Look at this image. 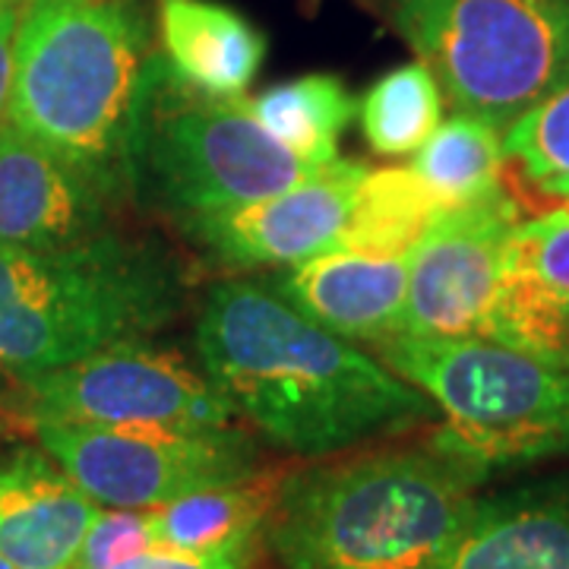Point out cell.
Listing matches in <instances>:
<instances>
[{
	"label": "cell",
	"instance_id": "obj_14",
	"mask_svg": "<svg viewBox=\"0 0 569 569\" xmlns=\"http://www.w3.org/2000/svg\"><path fill=\"white\" fill-rule=\"evenodd\" d=\"M99 512L41 447L0 452V557L17 569H70Z\"/></svg>",
	"mask_w": 569,
	"mask_h": 569
},
{
	"label": "cell",
	"instance_id": "obj_22",
	"mask_svg": "<svg viewBox=\"0 0 569 569\" xmlns=\"http://www.w3.org/2000/svg\"><path fill=\"white\" fill-rule=\"evenodd\" d=\"M503 156L538 193L569 206V86L509 123Z\"/></svg>",
	"mask_w": 569,
	"mask_h": 569
},
{
	"label": "cell",
	"instance_id": "obj_12",
	"mask_svg": "<svg viewBox=\"0 0 569 569\" xmlns=\"http://www.w3.org/2000/svg\"><path fill=\"white\" fill-rule=\"evenodd\" d=\"M114 231V203L73 164L0 123V244L58 250Z\"/></svg>",
	"mask_w": 569,
	"mask_h": 569
},
{
	"label": "cell",
	"instance_id": "obj_11",
	"mask_svg": "<svg viewBox=\"0 0 569 569\" xmlns=\"http://www.w3.org/2000/svg\"><path fill=\"white\" fill-rule=\"evenodd\" d=\"M367 171L361 162L336 159L288 190L183 216L178 228L222 269H288L336 247Z\"/></svg>",
	"mask_w": 569,
	"mask_h": 569
},
{
	"label": "cell",
	"instance_id": "obj_13",
	"mask_svg": "<svg viewBox=\"0 0 569 569\" xmlns=\"http://www.w3.org/2000/svg\"><path fill=\"white\" fill-rule=\"evenodd\" d=\"M411 253L329 247L305 263L276 269L269 288L307 320L348 342L377 346L402 332Z\"/></svg>",
	"mask_w": 569,
	"mask_h": 569
},
{
	"label": "cell",
	"instance_id": "obj_9",
	"mask_svg": "<svg viewBox=\"0 0 569 569\" xmlns=\"http://www.w3.org/2000/svg\"><path fill=\"white\" fill-rule=\"evenodd\" d=\"M20 415L32 421L96 427H178L212 430L234 425L238 411L219 383L174 348L130 339L82 361L20 380Z\"/></svg>",
	"mask_w": 569,
	"mask_h": 569
},
{
	"label": "cell",
	"instance_id": "obj_18",
	"mask_svg": "<svg viewBox=\"0 0 569 569\" xmlns=\"http://www.w3.org/2000/svg\"><path fill=\"white\" fill-rule=\"evenodd\" d=\"M282 475L260 471L250 481L183 493L171 503L149 509L156 548L206 550L244 531L266 529L269 509L276 503Z\"/></svg>",
	"mask_w": 569,
	"mask_h": 569
},
{
	"label": "cell",
	"instance_id": "obj_25",
	"mask_svg": "<svg viewBox=\"0 0 569 569\" xmlns=\"http://www.w3.org/2000/svg\"><path fill=\"white\" fill-rule=\"evenodd\" d=\"M22 0H0V123L7 121L13 67H17V29H20Z\"/></svg>",
	"mask_w": 569,
	"mask_h": 569
},
{
	"label": "cell",
	"instance_id": "obj_5",
	"mask_svg": "<svg viewBox=\"0 0 569 569\" xmlns=\"http://www.w3.org/2000/svg\"><path fill=\"white\" fill-rule=\"evenodd\" d=\"M373 355L433 402V437L490 475L569 456V367L493 339L392 336Z\"/></svg>",
	"mask_w": 569,
	"mask_h": 569
},
{
	"label": "cell",
	"instance_id": "obj_8",
	"mask_svg": "<svg viewBox=\"0 0 569 569\" xmlns=\"http://www.w3.org/2000/svg\"><path fill=\"white\" fill-rule=\"evenodd\" d=\"M39 443L99 507L156 509L183 493L257 478L260 452L241 427H96L32 421Z\"/></svg>",
	"mask_w": 569,
	"mask_h": 569
},
{
	"label": "cell",
	"instance_id": "obj_23",
	"mask_svg": "<svg viewBox=\"0 0 569 569\" xmlns=\"http://www.w3.org/2000/svg\"><path fill=\"white\" fill-rule=\"evenodd\" d=\"M156 548L149 509L102 507L96 522L82 535L70 569H114L123 560Z\"/></svg>",
	"mask_w": 569,
	"mask_h": 569
},
{
	"label": "cell",
	"instance_id": "obj_24",
	"mask_svg": "<svg viewBox=\"0 0 569 569\" xmlns=\"http://www.w3.org/2000/svg\"><path fill=\"white\" fill-rule=\"evenodd\" d=\"M263 531L266 529L244 531V535L224 541L219 548L206 550L152 548L140 557L123 560L121 567L114 569H253L260 548L266 545Z\"/></svg>",
	"mask_w": 569,
	"mask_h": 569
},
{
	"label": "cell",
	"instance_id": "obj_26",
	"mask_svg": "<svg viewBox=\"0 0 569 569\" xmlns=\"http://www.w3.org/2000/svg\"><path fill=\"white\" fill-rule=\"evenodd\" d=\"M0 569H17V567H13V563H10L7 557H0Z\"/></svg>",
	"mask_w": 569,
	"mask_h": 569
},
{
	"label": "cell",
	"instance_id": "obj_3",
	"mask_svg": "<svg viewBox=\"0 0 569 569\" xmlns=\"http://www.w3.org/2000/svg\"><path fill=\"white\" fill-rule=\"evenodd\" d=\"M488 478L433 433L348 449L282 475L263 541L282 569H433Z\"/></svg>",
	"mask_w": 569,
	"mask_h": 569
},
{
	"label": "cell",
	"instance_id": "obj_17",
	"mask_svg": "<svg viewBox=\"0 0 569 569\" xmlns=\"http://www.w3.org/2000/svg\"><path fill=\"white\" fill-rule=\"evenodd\" d=\"M250 108L257 121L307 164L339 159V137L358 111L342 80L332 73H307L276 82L260 92Z\"/></svg>",
	"mask_w": 569,
	"mask_h": 569
},
{
	"label": "cell",
	"instance_id": "obj_1",
	"mask_svg": "<svg viewBox=\"0 0 569 569\" xmlns=\"http://www.w3.org/2000/svg\"><path fill=\"white\" fill-rule=\"evenodd\" d=\"M193 342L238 418L298 459L339 456L437 418L425 392L377 355L307 320L253 279H224L206 291Z\"/></svg>",
	"mask_w": 569,
	"mask_h": 569
},
{
	"label": "cell",
	"instance_id": "obj_6",
	"mask_svg": "<svg viewBox=\"0 0 569 569\" xmlns=\"http://www.w3.org/2000/svg\"><path fill=\"white\" fill-rule=\"evenodd\" d=\"M392 22L456 114L497 130L569 86V0H396Z\"/></svg>",
	"mask_w": 569,
	"mask_h": 569
},
{
	"label": "cell",
	"instance_id": "obj_21",
	"mask_svg": "<svg viewBox=\"0 0 569 569\" xmlns=\"http://www.w3.org/2000/svg\"><path fill=\"white\" fill-rule=\"evenodd\" d=\"M361 133L377 156H415L443 121V89L421 58L389 70L358 104Z\"/></svg>",
	"mask_w": 569,
	"mask_h": 569
},
{
	"label": "cell",
	"instance_id": "obj_15",
	"mask_svg": "<svg viewBox=\"0 0 569 569\" xmlns=\"http://www.w3.org/2000/svg\"><path fill=\"white\" fill-rule=\"evenodd\" d=\"M433 569H569V478L478 493Z\"/></svg>",
	"mask_w": 569,
	"mask_h": 569
},
{
	"label": "cell",
	"instance_id": "obj_10",
	"mask_svg": "<svg viewBox=\"0 0 569 569\" xmlns=\"http://www.w3.org/2000/svg\"><path fill=\"white\" fill-rule=\"evenodd\" d=\"M522 219V203L500 183L471 203L449 206L427 224L411 250L399 336L488 339L503 253Z\"/></svg>",
	"mask_w": 569,
	"mask_h": 569
},
{
	"label": "cell",
	"instance_id": "obj_16",
	"mask_svg": "<svg viewBox=\"0 0 569 569\" xmlns=\"http://www.w3.org/2000/svg\"><path fill=\"white\" fill-rule=\"evenodd\" d=\"M156 39L164 67L190 92L241 99L266 61V36L219 0H156Z\"/></svg>",
	"mask_w": 569,
	"mask_h": 569
},
{
	"label": "cell",
	"instance_id": "obj_20",
	"mask_svg": "<svg viewBox=\"0 0 569 569\" xmlns=\"http://www.w3.org/2000/svg\"><path fill=\"white\" fill-rule=\"evenodd\" d=\"M440 212L443 206L411 168L367 171L355 212L336 247L365 253H411Z\"/></svg>",
	"mask_w": 569,
	"mask_h": 569
},
{
	"label": "cell",
	"instance_id": "obj_7",
	"mask_svg": "<svg viewBox=\"0 0 569 569\" xmlns=\"http://www.w3.org/2000/svg\"><path fill=\"white\" fill-rule=\"evenodd\" d=\"M323 164L291 156L250 102L190 92L171 73L156 92L142 142V181L156 183L174 219L253 203Z\"/></svg>",
	"mask_w": 569,
	"mask_h": 569
},
{
	"label": "cell",
	"instance_id": "obj_4",
	"mask_svg": "<svg viewBox=\"0 0 569 569\" xmlns=\"http://www.w3.org/2000/svg\"><path fill=\"white\" fill-rule=\"evenodd\" d=\"M187 276L156 241L118 231L58 250L0 244V370L20 383L130 339L183 310Z\"/></svg>",
	"mask_w": 569,
	"mask_h": 569
},
{
	"label": "cell",
	"instance_id": "obj_19",
	"mask_svg": "<svg viewBox=\"0 0 569 569\" xmlns=\"http://www.w3.org/2000/svg\"><path fill=\"white\" fill-rule=\"evenodd\" d=\"M408 168L443 209L471 203L503 183V130L471 114H452L440 121Z\"/></svg>",
	"mask_w": 569,
	"mask_h": 569
},
{
	"label": "cell",
	"instance_id": "obj_2",
	"mask_svg": "<svg viewBox=\"0 0 569 569\" xmlns=\"http://www.w3.org/2000/svg\"><path fill=\"white\" fill-rule=\"evenodd\" d=\"M164 77L146 0H22L7 121L118 206L140 190Z\"/></svg>",
	"mask_w": 569,
	"mask_h": 569
}]
</instances>
